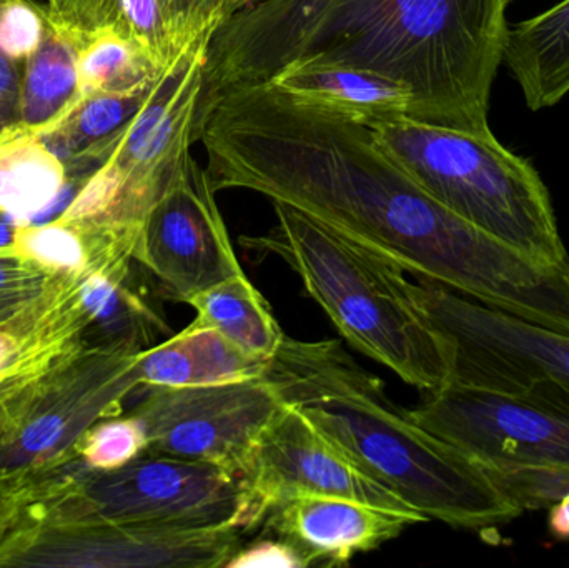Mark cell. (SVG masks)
<instances>
[{"label":"cell","instance_id":"obj_29","mask_svg":"<svg viewBox=\"0 0 569 568\" xmlns=\"http://www.w3.org/2000/svg\"><path fill=\"white\" fill-rule=\"evenodd\" d=\"M487 470L497 486L523 512L553 506L569 492V470L547 467H501Z\"/></svg>","mask_w":569,"mask_h":568},{"label":"cell","instance_id":"obj_11","mask_svg":"<svg viewBox=\"0 0 569 568\" xmlns=\"http://www.w3.org/2000/svg\"><path fill=\"white\" fill-rule=\"evenodd\" d=\"M137 392L130 413L146 429L147 452L210 464L242 477L282 407L263 379L182 389L140 387Z\"/></svg>","mask_w":569,"mask_h":568},{"label":"cell","instance_id":"obj_1","mask_svg":"<svg viewBox=\"0 0 569 568\" xmlns=\"http://www.w3.org/2000/svg\"><path fill=\"white\" fill-rule=\"evenodd\" d=\"M199 142L216 192L252 190L405 272L569 336V262L533 259L441 206L381 150L370 127L260 83L219 97Z\"/></svg>","mask_w":569,"mask_h":568},{"label":"cell","instance_id":"obj_34","mask_svg":"<svg viewBox=\"0 0 569 568\" xmlns=\"http://www.w3.org/2000/svg\"><path fill=\"white\" fill-rule=\"evenodd\" d=\"M548 529L561 542L569 540V492L561 497L558 502H555L553 506H550Z\"/></svg>","mask_w":569,"mask_h":568},{"label":"cell","instance_id":"obj_13","mask_svg":"<svg viewBox=\"0 0 569 568\" xmlns=\"http://www.w3.org/2000/svg\"><path fill=\"white\" fill-rule=\"evenodd\" d=\"M206 169L190 159L140 227L136 260L173 302L246 273Z\"/></svg>","mask_w":569,"mask_h":568},{"label":"cell","instance_id":"obj_19","mask_svg":"<svg viewBox=\"0 0 569 568\" xmlns=\"http://www.w3.org/2000/svg\"><path fill=\"white\" fill-rule=\"evenodd\" d=\"M136 266L137 260L129 259L80 273L79 296L89 317V346L147 350L172 333Z\"/></svg>","mask_w":569,"mask_h":568},{"label":"cell","instance_id":"obj_6","mask_svg":"<svg viewBox=\"0 0 569 568\" xmlns=\"http://www.w3.org/2000/svg\"><path fill=\"white\" fill-rule=\"evenodd\" d=\"M246 477L222 467L146 452L117 470L79 459L39 487L30 519L42 524H156L247 532Z\"/></svg>","mask_w":569,"mask_h":568},{"label":"cell","instance_id":"obj_17","mask_svg":"<svg viewBox=\"0 0 569 568\" xmlns=\"http://www.w3.org/2000/svg\"><path fill=\"white\" fill-rule=\"evenodd\" d=\"M79 277L63 273L46 296L0 323V403L87 347Z\"/></svg>","mask_w":569,"mask_h":568},{"label":"cell","instance_id":"obj_20","mask_svg":"<svg viewBox=\"0 0 569 568\" xmlns=\"http://www.w3.org/2000/svg\"><path fill=\"white\" fill-rule=\"evenodd\" d=\"M269 360L243 352L213 329H190L143 350L139 359L142 387L222 386L263 379Z\"/></svg>","mask_w":569,"mask_h":568},{"label":"cell","instance_id":"obj_8","mask_svg":"<svg viewBox=\"0 0 569 568\" xmlns=\"http://www.w3.org/2000/svg\"><path fill=\"white\" fill-rule=\"evenodd\" d=\"M418 426L485 469L569 470V382L538 377L510 390L448 382L410 410Z\"/></svg>","mask_w":569,"mask_h":568},{"label":"cell","instance_id":"obj_14","mask_svg":"<svg viewBox=\"0 0 569 568\" xmlns=\"http://www.w3.org/2000/svg\"><path fill=\"white\" fill-rule=\"evenodd\" d=\"M246 482L247 532L259 529L273 507L297 496L343 497L398 512L420 514L358 469L347 454L284 403L260 437Z\"/></svg>","mask_w":569,"mask_h":568},{"label":"cell","instance_id":"obj_22","mask_svg":"<svg viewBox=\"0 0 569 568\" xmlns=\"http://www.w3.org/2000/svg\"><path fill=\"white\" fill-rule=\"evenodd\" d=\"M67 182L66 163L36 130L17 123L0 133V213L17 227L32 226Z\"/></svg>","mask_w":569,"mask_h":568},{"label":"cell","instance_id":"obj_4","mask_svg":"<svg viewBox=\"0 0 569 568\" xmlns=\"http://www.w3.org/2000/svg\"><path fill=\"white\" fill-rule=\"evenodd\" d=\"M273 209L277 226L240 242L280 257L358 352L425 392L447 386V343L401 289L403 270L291 207Z\"/></svg>","mask_w":569,"mask_h":568},{"label":"cell","instance_id":"obj_24","mask_svg":"<svg viewBox=\"0 0 569 568\" xmlns=\"http://www.w3.org/2000/svg\"><path fill=\"white\" fill-rule=\"evenodd\" d=\"M79 97V40L47 20L46 39L27 60L22 73L20 126L40 132L59 120Z\"/></svg>","mask_w":569,"mask_h":568},{"label":"cell","instance_id":"obj_12","mask_svg":"<svg viewBox=\"0 0 569 568\" xmlns=\"http://www.w3.org/2000/svg\"><path fill=\"white\" fill-rule=\"evenodd\" d=\"M243 530L156 524H42L27 517L0 550V567L217 568L242 547Z\"/></svg>","mask_w":569,"mask_h":568},{"label":"cell","instance_id":"obj_10","mask_svg":"<svg viewBox=\"0 0 569 568\" xmlns=\"http://www.w3.org/2000/svg\"><path fill=\"white\" fill-rule=\"evenodd\" d=\"M400 277L418 312L447 343L448 382L510 390L538 377L569 382V336L541 329L460 296L433 280Z\"/></svg>","mask_w":569,"mask_h":568},{"label":"cell","instance_id":"obj_5","mask_svg":"<svg viewBox=\"0 0 569 568\" xmlns=\"http://www.w3.org/2000/svg\"><path fill=\"white\" fill-rule=\"evenodd\" d=\"M370 129L381 150L441 206L533 259L569 262L540 173L493 132H463L405 116Z\"/></svg>","mask_w":569,"mask_h":568},{"label":"cell","instance_id":"obj_21","mask_svg":"<svg viewBox=\"0 0 569 568\" xmlns=\"http://www.w3.org/2000/svg\"><path fill=\"white\" fill-rule=\"evenodd\" d=\"M503 62L533 112L569 93V0L508 29Z\"/></svg>","mask_w":569,"mask_h":568},{"label":"cell","instance_id":"obj_9","mask_svg":"<svg viewBox=\"0 0 569 568\" xmlns=\"http://www.w3.org/2000/svg\"><path fill=\"white\" fill-rule=\"evenodd\" d=\"M207 47L209 42L187 47L160 73L142 109L87 159L92 169L113 163L122 177L110 226L140 232L149 210L192 159L193 142H199Z\"/></svg>","mask_w":569,"mask_h":568},{"label":"cell","instance_id":"obj_3","mask_svg":"<svg viewBox=\"0 0 569 568\" xmlns=\"http://www.w3.org/2000/svg\"><path fill=\"white\" fill-rule=\"evenodd\" d=\"M508 2L335 0L293 62L380 73L410 92V119L488 133L491 87L507 42Z\"/></svg>","mask_w":569,"mask_h":568},{"label":"cell","instance_id":"obj_18","mask_svg":"<svg viewBox=\"0 0 569 568\" xmlns=\"http://www.w3.org/2000/svg\"><path fill=\"white\" fill-rule=\"evenodd\" d=\"M267 83L311 109L373 127L407 117L410 92L395 80L357 67L291 62Z\"/></svg>","mask_w":569,"mask_h":568},{"label":"cell","instance_id":"obj_33","mask_svg":"<svg viewBox=\"0 0 569 568\" xmlns=\"http://www.w3.org/2000/svg\"><path fill=\"white\" fill-rule=\"evenodd\" d=\"M307 568L300 554L277 537L266 536L240 547L226 568Z\"/></svg>","mask_w":569,"mask_h":568},{"label":"cell","instance_id":"obj_23","mask_svg":"<svg viewBox=\"0 0 569 568\" xmlns=\"http://www.w3.org/2000/svg\"><path fill=\"white\" fill-rule=\"evenodd\" d=\"M197 317L190 329H213L250 356L270 360L282 346V327L272 307L246 273L187 297Z\"/></svg>","mask_w":569,"mask_h":568},{"label":"cell","instance_id":"obj_7","mask_svg":"<svg viewBox=\"0 0 569 568\" xmlns=\"http://www.w3.org/2000/svg\"><path fill=\"white\" fill-rule=\"evenodd\" d=\"M142 352L83 347L0 403V479L39 480L76 462L86 434L142 387Z\"/></svg>","mask_w":569,"mask_h":568},{"label":"cell","instance_id":"obj_15","mask_svg":"<svg viewBox=\"0 0 569 568\" xmlns=\"http://www.w3.org/2000/svg\"><path fill=\"white\" fill-rule=\"evenodd\" d=\"M335 0H260L227 19L207 47L199 123L223 93L267 83L293 62Z\"/></svg>","mask_w":569,"mask_h":568},{"label":"cell","instance_id":"obj_16","mask_svg":"<svg viewBox=\"0 0 569 568\" xmlns=\"http://www.w3.org/2000/svg\"><path fill=\"white\" fill-rule=\"evenodd\" d=\"M423 522L428 519L421 514L343 497L297 496L273 507L262 527L266 536L293 547L307 567H341Z\"/></svg>","mask_w":569,"mask_h":568},{"label":"cell","instance_id":"obj_27","mask_svg":"<svg viewBox=\"0 0 569 568\" xmlns=\"http://www.w3.org/2000/svg\"><path fill=\"white\" fill-rule=\"evenodd\" d=\"M147 434L133 413L122 412L97 422L83 437L79 460L92 470H117L147 452Z\"/></svg>","mask_w":569,"mask_h":568},{"label":"cell","instance_id":"obj_28","mask_svg":"<svg viewBox=\"0 0 569 568\" xmlns=\"http://www.w3.org/2000/svg\"><path fill=\"white\" fill-rule=\"evenodd\" d=\"M63 273L37 266L19 253L0 252V323L32 306L46 296Z\"/></svg>","mask_w":569,"mask_h":568},{"label":"cell","instance_id":"obj_2","mask_svg":"<svg viewBox=\"0 0 569 568\" xmlns=\"http://www.w3.org/2000/svg\"><path fill=\"white\" fill-rule=\"evenodd\" d=\"M263 380L358 469L428 520L490 530L523 514L485 467L418 426L338 340L284 336Z\"/></svg>","mask_w":569,"mask_h":568},{"label":"cell","instance_id":"obj_30","mask_svg":"<svg viewBox=\"0 0 569 568\" xmlns=\"http://www.w3.org/2000/svg\"><path fill=\"white\" fill-rule=\"evenodd\" d=\"M170 32L179 49L210 42L216 30L229 19L227 0H160Z\"/></svg>","mask_w":569,"mask_h":568},{"label":"cell","instance_id":"obj_26","mask_svg":"<svg viewBox=\"0 0 569 568\" xmlns=\"http://www.w3.org/2000/svg\"><path fill=\"white\" fill-rule=\"evenodd\" d=\"M80 96L96 92H132L152 87L160 67L139 43L112 29L77 37Z\"/></svg>","mask_w":569,"mask_h":568},{"label":"cell","instance_id":"obj_31","mask_svg":"<svg viewBox=\"0 0 569 568\" xmlns=\"http://www.w3.org/2000/svg\"><path fill=\"white\" fill-rule=\"evenodd\" d=\"M47 22L26 0H7L0 7V53L26 63L46 39Z\"/></svg>","mask_w":569,"mask_h":568},{"label":"cell","instance_id":"obj_32","mask_svg":"<svg viewBox=\"0 0 569 568\" xmlns=\"http://www.w3.org/2000/svg\"><path fill=\"white\" fill-rule=\"evenodd\" d=\"M37 480L0 479V550L22 529L37 499Z\"/></svg>","mask_w":569,"mask_h":568},{"label":"cell","instance_id":"obj_25","mask_svg":"<svg viewBox=\"0 0 569 568\" xmlns=\"http://www.w3.org/2000/svg\"><path fill=\"white\" fill-rule=\"evenodd\" d=\"M86 36L112 29L139 43L160 67H169L180 53L160 0H72V23H57Z\"/></svg>","mask_w":569,"mask_h":568},{"label":"cell","instance_id":"obj_36","mask_svg":"<svg viewBox=\"0 0 569 568\" xmlns=\"http://www.w3.org/2000/svg\"><path fill=\"white\" fill-rule=\"evenodd\" d=\"M259 2L260 0H227V13H229V19L233 13L240 12V10L247 9V7L256 6V3Z\"/></svg>","mask_w":569,"mask_h":568},{"label":"cell","instance_id":"obj_35","mask_svg":"<svg viewBox=\"0 0 569 568\" xmlns=\"http://www.w3.org/2000/svg\"><path fill=\"white\" fill-rule=\"evenodd\" d=\"M17 226L0 213V252H10L16 246Z\"/></svg>","mask_w":569,"mask_h":568}]
</instances>
